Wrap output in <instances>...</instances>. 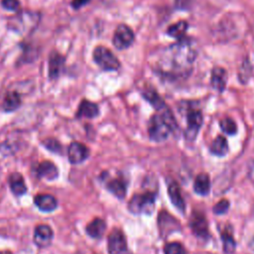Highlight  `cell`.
I'll list each match as a JSON object with an SVG mask.
<instances>
[{
  "mask_svg": "<svg viewBox=\"0 0 254 254\" xmlns=\"http://www.w3.org/2000/svg\"><path fill=\"white\" fill-rule=\"evenodd\" d=\"M64 64V57L62 56L59 52L53 51L49 56V64H48L49 77L51 79H57L61 75Z\"/></svg>",
  "mask_w": 254,
  "mask_h": 254,
  "instance_id": "11",
  "label": "cell"
},
{
  "mask_svg": "<svg viewBox=\"0 0 254 254\" xmlns=\"http://www.w3.org/2000/svg\"><path fill=\"white\" fill-rule=\"evenodd\" d=\"M196 56L194 45L184 38L160 51L154 64L155 69L168 79L187 78L192 70Z\"/></svg>",
  "mask_w": 254,
  "mask_h": 254,
  "instance_id": "1",
  "label": "cell"
},
{
  "mask_svg": "<svg viewBox=\"0 0 254 254\" xmlns=\"http://www.w3.org/2000/svg\"><path fill=\"white\" fill-rule=\"evenodd\" d=\"M220 128L228 135H234L237 132V126L231 118H224L220 121Z\"/></svg>",
  "mask_w": 254,
  "mask_h": 254,
  "instance_id": "29",
  "label": "cell"
},
{
  "mask_svg": "<svg viewBox=\"0 0 254 254\" xmlns=\"http://www.w3.org/2000/svg\"><path fill=\"white\" fill-rule=\"evenodd\" d=\"M194 0H175V6L179 10H189Z\"/></svg>",
  "mask_w": 254,
  "mask_h": 254,
  "instance_id": "32",
  "label": "cell"
},
{
  "mask_svg": "<svg viewBox=\"0 0 254 254\" xmlns=\"http://www.w3.org/2000/svg\"><path fill=\"white\" fill-rule=\"evenodd\" d=\"M0 254H12V252H10L8 250H3V251L0 252Z\"/></svg>",
  "mask_w": 254,
  "mask_h": 254,
  "instance_id": "34",
  "label": "cell"
},
{
  "mask_svg": "<svg viewBox=\"0 0 254 254\" xmlns=\"http://www.w3.org/2000/svg\"><path fill=\"white\" fill-rule=\"evenodd\" d=\"M8 183L11 191L15 195H23L27 192V187L23 176L20 173L14 172L8 178Z\"/></svg>",
  "mask_w": 254,
  "mask_h": 254,
  "instance_id": "17",
  "label": "cell"
},
{
  "mask_svg": "<svg viewBox=\"0 0 254 254\" xmlns=\"http://www.w3.org/2000/svg\"><path fill=\"white\" fill-rule=\"evenodd\" d=\"M54 237V232L53 229L47 225V224H39L38 226L35 227L34 230V243L41 247H47L52 243Z\"/></svg>",
  "mask_w": 254,
  "mask_h": 254,
  "instance_id": "9",
  "label": "cell"
},
{
  "mask_svg": "<svg viewBox=\"0 0 254 254\" xmlns=\"http://www.w3.org/2000/svg\"><path fill=\"white\" fill-rule=\"evenodd\" d=\"M202 113L198 109L190 108L189 109L187 113V130H186V136L189 140H193L199 128L202 125Z\"/></svg>",
  "mask_w": 254,
  "mask_h": 254,
  "instance_id": "7",
  "label": "cell"
},
{
  "mask_svg": "<svg viewBox=\"0 0 254 254\" xmlns=\"http://www.w3.org/2000/svg\"><path fill=\"white\" fill-rule=\"evenodd\" d=\"M105 229H106L105 221L98 217H96L92 221H90L85 227L86 233L94 239H100L103 236Z\"/></svg>",
  "mask_w": 254,
  "mask_h": 254,
  "instance_id": "20",
  "label": "cell"
},
{
  "mask_svg": "<svg viewBox=\"0 0 254 254\" xmlns=\"http://www.w3.org/2000/svg\"><path fill=\"white\" fill-rule=\"evenodd\" d=\"M39 22V13L33 11H21L8 19L7 26L10 30L21 36H28L37 28Z\"/></svg>",
  "mask_w": 254,
  "mask_h": 254,
  "instance_id": "3",
  "label": "cell"
},
{
  "mask_svg": "<svg viewBox=\"0 0 254 254\" xmlns=\"http://www.w3.org/2000/svg\"><path fill=\"white\" fill-rule=\"evenodd\" d=\"M35 172L38 178L46 179L49 181L56 180L59 177V170L57 166L51 161H43L36 165Z\"/></svg>",
  "mask_w": 254,
  "mask_h": 254,
  "instance_id": "12",
  "label": "cell"
},
{
  "mask_svg": "<svg viewBox=\"0 0 254 254\" xmlns=\"http://www.w3.org/2000/svg\"><path fill=\"white\" fill-rule=\"evenodd\" d=\"M229 208V202L227 199H221L218 201L215 206H213V212L216 214H222L225 213Z\"/></svg>",
  "mask_w": 254,
  "mask_h": 254,
  "instance_id": "31",
  "label": "cell"
},
{
  "mask_svg": "<svg viewBox=\"0 0 254 254\" xmlns=\"http://www.w3.org/2000/svg\"><path fill=\"white\" fill-rule=\"evenodd\" d=\"M42 143L45 146V148L48 149L49 151H51L53 153H57V154L62 153V149H63L62 144L57 139H55V138H47Z\"/></svg>",
  "mask_w": 254,
  "mask_h": 254,
  "instance_id": "28",
  "label": "cell"
},
{
  "mask_svg": "<svg viewBox=\"0 0 254 254\" xmlns=\"http://www.w3.org/2000/svg\"><path fill=\"white\" fill-rule=\"evenodd\" d=\"M99 114V108L97 104L87 99H82L78 105L76 111L77 118H94Z\"/></svg>",
  "mask_w": 254,
  "mask_h": 254,
  "instance_id": "16",
  "label": "cell"
},
{
  "mask_svg": "<svg viewBox=\"0 0 254 254\" xmlns=\"http://www.w3.org/2000/svg\"><path fill=\"white\" fill-rule=\"evenodd\" d=\"M20 105H21V96L17 91L11 90L5 94L3 99V104H2L4 111L6 112L14 111L18 109Z\"/></svg>",
  "mask_w": 254,
  "mask_h": 254,
  "instance_id": "21",
  "label": "cell"
},
{
  "mask_svg": "<svg viewBox=\"0 0 254 254\" xmlns=\"http://www.w3.org/2000/svg\"><path fill=\"white\" fill-rule=\"evenodd\" d=\"M190 228L192 232L200 238H206L208 236V227H207V222L205 220V217L199 213L195 212L192 214L190 222Z\"/></svg>",
  "mask_w": 254,
  "mask_h": 254,
  "instance_id": "13",
  "label": "cell"
},
{
  "mask_svg": "<svg viewBox=\"0 0 254 254\" xmlns=\"http://www.w3.org/2000/svg\"><path fill=\"white\" fill-rule=\"evenodd\" d=\"M106 189L118 198H124L127 190V183L122 178H113L106 183Z\"/></svg>",
  "mask_w": 254,
  "mask_h": 254,
  "instance_id": "18",
  "label": "cell"
},
{
  "mask_svg": "<svg viewBox=\"0 0 254 254\" xmlns=\"http://www.w3.org/2000/svg\"><path fill=\"white\" fill-rule=\"evenodd\" d=\"M89 2H90V0H72L70 4L73 9L77 10V9H80L82 6H85Z\"/></svg>",
  "mask_w": 254,
  "mask_h": 254,
  "instance_id": "33",
  "label": "cell"
},
{
  "mask_svg": "<svg viewBox=\"0 0 254 254\" xmlns=\"http://www.w3.org/2000/svg\"><path fill=\"white\" fill-rule=\"evenodd\" d=\"M193 190L200 195H206L210 190L209 177L206 174H199L193 183Z\"/></svg>",
  "mask_w": 254,
  "mask_h": 254,
  "instance_id": "22",
  "label": "cell"
},
{
  "mask_svg": "<svg viewBox=\"0 0 254 254\" xmlns=\"http://www.w3.org/2000/svg\"><path fill=\"white\" fill-rule=\"evenodd\" d=\"M135 40V35L132 29L126 24H119L113 34L112 44L117 50L128 49Z\"/></svg>",
  "mask_w": 254,
  "mask_h": 254,
  "instance_id": "6",
  "label": "cell"
},
{
  "mask_svg": "<svg viewBox=\"0 0 254 254\" xmlns=\"http://www.w3.org/2000/svg\"><path fill=\"white\" fill-rule=\"evenodd\" d=\"M156 193L153 191H146L144 193H136L130 199L128 208L135 214H151L156 201Z\"/></svg>",
  "mask_w": 254,
  "mask_h": 254,
  "instance_id": "4",
  "label": "cell"
},
{
  "mask_svg": "<svg viewBox=\"0 0 254 254\" xmlns=\"http://www.w3.org/2000/svg\"><path fill=\"white\" fill-rule=\"evenodd\" d=\"M210 152L216 156H224L228 152V143L223 136H217L210 145Z\"/></svg>",
  "mask_w": 254,
  "mask_h": 254,
  "instance_id": "24",
  "label": "cell"
},
{
  "mask_svg": "<svg viewBox=\"0 0 254 254\" xmlns=\"http://www.w3.org/2000/svg\"><path fill=\"white\" fill-rule=\"evenodd\" d=\"M1 5L8 11H18L21 4L19 0H1Z\"/></svg>",
  "mask_w": 254,
  "mask_h": 254,
  "instance_id": "30",
  "label": "cell"
},
{
  "mask_svg": "<svg viewBox=\"0 0 254 254\" xmlns=\"http://www.w3.org/2000/svg\"><path fill=\"white\" fill-rule=\"evenodd\" d=\"M35 205L41 210L45 212H50L55 210L58 207L57 198L49 193H41L34 197Z\"/></svg>",
  "mask_w": 254,
  "mask_h": 254,
  "instance_id": "14",
  "label": "cell"
},
{
  "mask_svg": "<svg viewBox=\"0 0 254 254\" xmlns=\"http://www.w3.org/2000/svg\"><path fill=\"white\" fill-rule=\"evenodd\" d=\"M157 111L158 113L154 114L149 120L148 134L153 141L161 142L166 140L172 132L178 130V124L167 105Z\"/></svg>",
  "mask_w": 254,
  "mask_h": 254,
  "instance_id": "2",
  "label": "cell"
},
{
  "mask_svg": "<svg viewBox=\"0 0 254 254\" xmlns=\"http://www.w3.org/2000/svg\"><path fill=\"white\" fill-rule=\"evenodd\" d=\"M89 150L87 147L79 142H72L67 149V158L71 164H80L87 159Z\"/></svg>",
  "mask_w": 254,
  "mask_h": 254,
  "instance_id": "10",
  "label": "cell"
},
{
  "mask_svg": "<svg viewBox=\"0 0 254 254\" xmlns=\"http://www.w3.org/2000/svg\"><path fill=\"white\" fill-rule=\"evenodd\" d=\"M250 246H251V248L254 250V238L251 240V242H250Z\"/></svg>",
  "mask_w": 254,
  "mask_h": 254,
  "instance_id": "35",
  "label": "cell"
},
{
  "mask_svg": "<svg viewBox=\"0 0 254 254\" xmlns=\"http://www.w3.org/2000/svg\"><path fill=\"white\" fill-rule=\"evenodd\" d=\"M164 254H187L185 247L179 242L167 243L164 247Z\"/></svg>",
  "mask_w": 254,
  "mask_h": 254,
  "instance_id": "27",
  "label": "cell"
},
{
  "mask_svg": "<svg viewBox=\"0 0 254 254\" xmlns=\"http://www.w3.org/2000/svg\"><path fill=\"white\" fill-rule=\"evenodd\" d=\"M127 249V242L124 233L114 228L108 235L107 250L109 254H121Z\"/></svg>",
  "mask_w": 254,
  "mask_h": 254,
  "instance_id": "8",
  "label": "cell"
},
{
  "mask_svg": "<svg viewBox=\"0 0 254 254\" xmlns=\"http://www.w3.org/2000/svg\"><path fill=\"white\" fill-rule=\"evenodd\" d=\"M168 193H169V197L171 199V201L173 202V204L181 211L184 212L185 208H186V204H185V200L182 196L181 193V190L179 185L176 182H172L169 184L168 187Z\"/></svg>",
  "mask_w": 254,
  "mask_h": 254,
  "instance_id": "19",
  "label": "cell"
},
{
  "mask_svg": "<svg viewBox=\"0 0 254 254\" xmlns=\"http://www.w3.org/2000/svg\"><path fill=\"white\" fill-rule=\"evenodd\" d=\"M189 28L188 22L186 21H179L173 25H171L168 30H167V34L177 40H182L184 39L186 32Z\"/></svg>",
  "mask_w": 254,
  "mask_h": 254,
  "instance_id": "23",
  "label": "cell"
},
{
  "mask_svg": "<svg viewBox=\"0 0 254 254\" xmlns=\"http://www.w3.org/2000/svg\"><path fill=\"white\" fill-rule=\"evenodd\" d=\"M92 58L95 64L103 70H117L120 68V62L117 57L106 47L97 46L93 50Z\"/></svg>",
  "mask_w": 254,
  "mask_h": 254,
  "instance_id": "5",
  "label": "cell"
},
{
  "mask_svg": "<svg viewBox=\"0 0 254 254\" xmlns=\"http://www.w3.org/2000/svg\"><path fill=\"white\" fill-rule=\"evenodd\" d=\"M143 96L146 100H148L153 106L154 108H156L157 110H160L161 108H163L164 106H166L164 100L159 96V94L154 91V90H146L143 92Z\"/></svg>",
  "mask_w": 254,
  "mask_h": 254,
  "instance_id": "25",
  "label": "cell"
},
{
  "mask_svg": "<svg viewBox=\"0 0 254 254\" xmlns=\"http://www.w3.org/2000/svg\"><path fill=\"white\" fill-rule=\"evenodd\" d=\"M221 239L223 241V250L226 253H232L235 250V240L231 233L229 232H223L221 234Z\"/></svg>",
  "mask_w": 254,
  "mask_h": 254,
  "instance_id": "26",
  "label": "cell"
},
{
  "mask_svg": "<svg viewBox=\"0 0 254 254\" xmlns=\"http://www.w3.org/2000/svg\"><path fill=\"white\" fill-rule=\"evenodd\" d=\"M227 82V72L224 68L220 66H215L211 70L210 83L214 89L222 92L226 86Z\"/></svg>",
  "mask_w": 254,
  "mask_h": 254,
  "instance_id": "15",
  "label": "cell"
}]
</instances>
